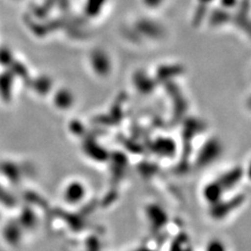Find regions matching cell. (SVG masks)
<instances>
[{
    "mask_svg": "<svg viewBox=\"0 0 251 251\" xmlns=\"http://www.w3.org/2000/svg\"><path fill=\"white\" fill-rule=\"evenodd\" d=\"M107 0H85V12L89 17L96 18L104 10Z\"/></svg>",
    "mask_w": 251,
    "mask_h": 251,
    "instance_id": "cell-3",
    "label": "cell"
},
{
    "mask_svg": "<svg viewBox=\"0 0 251 251\" xmlns=\"http://www.w3.org/2000/svg\"><path fill=\"white\" fill-rule=\"evenodd\" d=\"M54 104L57 105L58 108H61V109L69 108L74 104L73 93L67 89L59 90L56 94V97H54Z\"/></svg>",
    "mask_w": 251,
    "mask_h": 251,
    "instance_id": "cell-4",
    "label": "cell"
},
{
    "mask_svg": "<svg viewBox=\"0 0 251 251\" xmlns=\"http://www.w3.org/2000/svg\"><path fill=\"white\" fill-rule=\"evenodd\" d=\"M206 251H226V247L222 241L214 240L208 242L206 246Z\"/></svg>",
    "mask_w": 251,
    "mask_h": 251,
    "instance_id": "cell-5",
    "label": "cell"
},
{
    "mask_svg": "<svg viewBox=\"0 0 251 251\" xmlns=\"http://www.w3.org/2000/svg\"><path fill=\"white\" fill-rule=\"evenodd\" d=\"M144 2L149 7H158L163 2V0H144Z\"/></svg>",
    "mask_w": 251,
    "mask_h": 251,
    "instance_id": "cell-6",
    "label": "cell"
},
{
    "mask_svg": "<svg viewBox=\"0 0 251 251\" xmlns=\"http://www.w3.org/2000/svg\"><path fill=\"white\" fill-rule=\"evenodd\" d=\"M90 64L94 73L100 75H106L111 69V61L108 54L101 50H94L90 57Z\"/></svg>",
    "mask_w": 251,
    "mask_h": 251,
    "instance_id": "cell-1",
    "label": "cell"
},
{
    "mask_svg": "<svg viewBox=\"0 0 251 251\" xmlns=\"http://www.w3.org/2000/svg\"><path fill=\"white\" fill-rule=\"evenodd\" d=\"M222 2V4L224 5V6H226V7H230V6H233V5H235V3H237V0H225V1H221Z\"/></svg>",
    "mask_w": 251,
    "mask_h": 251,
    "instance_id": "cell-7",
    "label": "cell"
},
{
    "mask_svg": "<svg viewBox=\"0 0 251 251\" xmlns=\"http://www.w3.org/2000/svg\"><path fill=\"white\" fill-rule=\"evenodd\" d=\"M65 200L66 202H72L75 203L80 201L85 195V188L83 187L82 183L78 182H74V183H69V185L66 186L65 191Z\"/></svg>",
    "mask_w": 251,
    "mask_h": 251,
    "instance_id": "cell-2",
    "label": "cell"
}]
</instances>
